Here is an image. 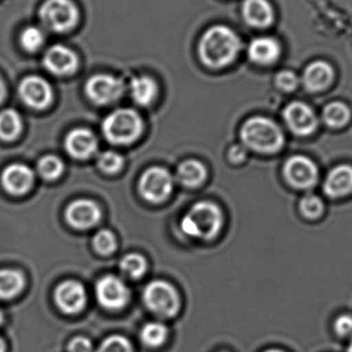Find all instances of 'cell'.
Here are the masks:
<instances>
[{"mask_svg":"<svg viewBox=\"0 0 352 352\" xmlns=\"http://www.w3.org/2000/svg\"><path fill=\"white\" fill-rule=\"evenodd\" d=\"M241 41L232 29L213 26L201 37L199 56L205 65L213 69L226 67L237 57Z\"/></svg>","mask_w":352,"mask_h":352,"instance_id":"6da1fadb","label":"cell"},{"mask_svg":"<svg viewBox=\"0 0 352 352\" xmlns=\"http://www.w3.org/2000/svg\"><path fill=\"white\" fill-rule=\"evenodd\" d=\"M223 215L214 203L201 201L190 207L182 217L180 227L190 237L201 240H211L223 229Z\"/></svg>","mask_w":352,"mask_h":352,"instance_id":"7a4b0ae2","label":"cell"},{"mask_svg":"<svg viewBox=\"0 0 352 352\" xmlns=\"http://www.w3.org/2000/svg\"><path fill=\"white\" fill-rule=\"evenodd\" d=\"M240 136L245 148L261 154H274L285 144V136L279 126L263 117L248 120L242 126Z\"/></svg>","mask_w":352,"mask_h":352,"instance_id":"3957f363","label":"cell"},{"mask_svg":"<svg viewBox=\"0 0 352 352\" xmlns=\"http://www.w3.org/2000/svg\"><path fill=\"white\" fill-rule=\"evenodd\" d=\"M144 122L140 113L131 109H120L105 118L102 133L105 140L117 146H128L142 135Z\"/></svg>","mask_w":352,"mask_h":352,"instance_id":"277c9868","label":"cell"},{"mask_svg":"<svg viewBox=\"0 0 352 352\" xmlns=\"http://www.w3.org/2000/svg\"><path fill=\"white\" fill-rule=\"evenodd\" d=\"M142 297L148 309L159 318H173L179 311V295L166 281L154 280L148 283Z\"/></svg>","mask_w":352,"mask_h":352,"instance_id":"5b68a950","label":"cell"},{"mask_svg":"<svg viewBox=\"0 0 352 352\" xmlns=\"http://www.w3.org/2000/svg\"><path fill=\"white\" fill-rule=\"evenodd\" d=\"M43 26L53 32H66L76 26L78 8L72 0H45L39 10Z\"/></svg>","mask_w":352,"mask_h":352,"instance_id":"8992f818","label":"cell"},{"mask_svg":"<svg viewBox=\"0 0 352 352\" xmlns=\"http://www.w3.org/2000/svg\"><path fill=\"white\" fill-rule=\"evenodd\" d=\"M175 180L168 170L161 167H152L144 171L138 184L140 195L151 203H161L173 192Z\"/></svg>","mask_w":352,"mask_h":352,"instance_id":"52a82bcc","label":"cell"},{"mask_svg":"<svg viewBox=\"0 0 352 352\" xmlns=\"http://www.w3.org/2000/svg\"><path fill=\"white\" fill-rule=\"evenodd\" d=\"M97 301L111 311L123 309L130 300V291L119 277L107 275L99 279L95 287Z\"/></svg>","mask_w":352,"mask_h":352,"instance_id":"ba28073f","label":"cell"},{"mask_svg":"<svg viewBox=\"0 0 352 352\" xmlns=\"http://www.w3.org/2000/svg\"><path fill=\"white\" fill-rule=\"evenodd\" d=\"M125 86L120 78L109 74H96L87 80L85 86L88 98L95 104L107 105L121 98Z\"/></svg>","mask_w":352,"mask_h":352,"instance_id":"9c48e42d","label":"cell"},{"mask_svg":"<svg viewBox=\"0 0 352 352\" xmlns=\"http://www.w3.org/2000/svg\"><path fill=\"white\" fill-rule=\"evenodd\" d=\"M283 175L292 186L307 190L318 182V170L316 165L307 157L294 156L285 162Z\"/></svg>","mask_w":352,"mask_h":352,"instance_id":"30bf717a","label":"cell"},{"mask_svg":"<svg viewBox=\"0 0 352 352\" xmlns=\"http://www.w3.org/2000/svg\"><path fill=\"white\" fill-rule=\"evenodd\" d=\"M56 304L66 314H80L87 303L86 289L82 283L74 280L64 281L55 289Z\"/></svg>","mask_w":352,"mask_h":352,"instance_id":"8fae6325","label":"cell"},{"mask_svg":"<svg viewBox=\"0 0 352 352\" xmlns=\"http://www.w3.org/2000/svg\"><path fill=\"white\" fill-rule=\"evenodd\" d=\"M19 93L24 103L34 109H45L53 98L49 82L36 76L25 78L19 86Z\"/></svg>","mask_w":352,"mask_h":352,"instance_id":"7c38bea8","label":"cell"},{"mask_svg":"<svg viewBox=\"0 0 352 352\" xmlns=\"http://www.w3.org/2000/svg\"><path fill=\"white\" fill-rule=\"evenodd\" d=\"M65 217L67 223L74 229H90L100 221L101 209L94 201L80 199L68 205Z\"/></svg>","mask_w":352,"mask_h":352,"instance_id":"4fadbf2b","label":"cell"},{"mask_svg":"<svg viewBox=\"0 0 352 352\" xmlns=\"http://www.w3.org/2000/svg\"><path fill=\"white\" fill-rule=\"evenodd\" d=\"M283 118L289 129L299 136L314 133L318 127L316 113L308 105L302 102H293L283 111Z\"/></svg>","mask_w":352,"mask_h":352,"instance_id":"5bb4252c","label":"cell"},{"mask_svg":"<svg viewBox=\"0 0 352 352\" xmlns=\"http://www.w3.org/2000/svg\"><path fill=\"white\" fill-rule=\"evenodd\" d=\"M43 65L55 76H65L74 74L78 67V57L74 52L62 45L47 49L43 56Z\"/></svg>","mask_w":352,"mask_h":352,"instance_id":"9a60e30c","label":"cell"},{"mask_svg":"<svg viewBox=\"0 0 352 352\" xmlns=\"http://www.w3.org/2000/svg\"><path fill=\"white\" fill-rule=\"evenodd\" d=\"M65 148L72 158L86 160L96 154L98 140L90 130L78 128L70 131L66 136Z\"/></svg>","mask_w":352,"mask_h":352,"instance_id":"2e32d148","label":"cell"},{"mask_svg":"<svg viewBox=\"0 0 352 352\" xmlns=\"http://www.w3.org/2000/svg\"><path fill=\"white\" fill-rule=\"evenodd\" d=\"M33 182L34 175L26 165L12 164L2 171V186L12 195H23L28 192Z\"/></svg>","mask_w":352,"mask_h":352,"instance_id":"e0dca14e","label":"cell"},{"mask_svg":"<svg viewBox=\"0 0 352 352\" xmlns=\"http://www.w3.org/2000/svg\"><path fill=\"white\" fill-rule=\"evenodd\" d=\"M324 190L332 198H339L351 192L352 167L349 165L335 167L324 180Z\"/></svg>","mask_w":352,"mask_h":352,"instance_id":"ac0fdd59","label":"cell"},{"mask_svg":"<svg viewBox=\"0 0 352 352\" xmlns=\"http://www.w3.org/2000/svg\"><path fill=\"white\" fill-rule=\"evenodd\" d=\"M242 12L246 23L256 28H265L273 22V10L267 0H244Z\"/></svg>","mask_w":352,"mask_h":352,"instance_id":"d6986e66","label":"cell"},{"mask_svg":"<svg viewBox=\"0 0 352 352\" xmlns=\"http://www.w3.org/2000/svg\"><path fill=\"white\" fill-rule=\"evenodd\" d=\"M333 80V69L330 64L324 61H316L310 64L303 74V82L306 89L311 92H318L327 88Z\"/></svg>","mask_w":352,"mask_h":352,"instance_id":"ffe728a7","label":"cell"},{"mask_svg":"<svg viewBox=\"0 0 352 352\" xmlns=\"http://www.w3.org/2000/svg\"><path fill=\"white\" fill-rule=\"evenodd\" d=\"M280 55V45L271 37H258L250 43L248 56L256 63L270 64Z\"/></svg>","mask_w":352,"mask_h":352,"instance_id":"44dd1931","label":"cell"},{"mask_svg":"<svg viewBox=\"0 0 352 352\" xmlns=\"http://www.w3.org/2000/svg\"><path fill=\"white\" fill-rule=\"evenodd\" d=\"M207 177V169L197 160H186L178 165L176 179L188 188L200 186Z\"/></svg>","mask_w":352,"mask_h":352,"instance_id":"7402d4cb","label":"cell"},{"mask_svg":"<svg viewBox=\"0 0 352 352\" xmlns=\"http://www.w3.org/2000/svg\"><path fill=\"white\" fill-rule=\"evenodd\" d=\"M131 97L138 105L146 107L156 99L158 95V86L152 78L136 76L130 82Z\"/></svg>","mask_w":352,"mask_h":352,"instance_id":"603a6c76","label":"cell"},{"mask_svg":"<svg viewBox=\"0 0 352 352\" xmlns=\"http://www.w3.org/2000/svg\"><path fill=\"white\" fill-rule=\"evenodd\" d=\"M25 287L22 273L14 269L0 270V299L10 300L18 296Z\"/></svg>","mask_w":352,"mask_h":352,"instance_id":"cb8c5ba5","label":"cell"},{"mask_svg":"<svg viewBox=\"0 0 352 352\" xmlns=\"http://www.w3.org/2000/svg\"><path fill=\"white\" fill-rule=\"evenodd\" d=\"M22 119L14 109H4L0 113V138L1 140H14L22 131Z\"/></svg>","mask_w":352,"mask_h":352,"instance_id":"d4e9b609","label":"cell"},{"mask_svg":"<svg viewBox=\"0 0 352 352\" xmlns=\"http://www.w3.org/2000/svg\"><path fill=\"white\" fill-rule=\"evenodd\" d=\"M168 337V329L162 322H152L144 324L140 332V340L146 346L157 349L164 344Z\"/></svg>","mask_w":352,"mask_h":352,"instance_id":"484cf974","label":"cell"},{"mask_svg":"<svg viewBox=\"0 0 352 352\" xmlns=\"http://www.w3.org/2000/svg\"><path fill=\"white\" fill-rule=\"evenodd\" d=\"M324 123L331 128H341L346 125L351 119V111L341 102H333L327 105L324 113Z\"/></svg>","mask_w":352,"mask_h":352,"instance_id":"4316f807","label":"cell"},{"mask_svg":"<svg viewBox=\"0 0 352 352\" xmlns=\"http://www.w3.org/2000/svg\"><path fill=\"white\" fill-rule=\"evenodd\" d=\"M120 269L122 273L129 278L138 279L144 276L148 270V262L140 254H129L122 258Z\"/></svg>","mask_w":352,"mask_h":352,"instance_id":"83f0119b","label":"cell"},{"mask_svg":"<svg viewBox=\"0 0 352 352\" xmlns=\"http://www.w3.org/2000/svg\"><path fill=\"white\" fill-rule=\"evenodd\" d=\"M37 171L45 179H57L63 173L64 164L58 157L45 156L38 161Z\"/></svg>","mask_w":352,"mask_h":352,"instance_id":"f1b7e54d","label":"cell"},{"mask_svg":"<svg viewBox=\"0 0 352 352\" xmlns=\"http://www.w3.org/2000/svg\"><path fill=\"white\" fill-rule=\"evenodd\" d=\"M20 41L23 49L27 52H35L45 43V34L38 27L28 26L21 33Z\"/></svg>","mask_w":352,"mask_h":352,"instance_id":"f546056e","label":"cell"},{"mask_svg":"<svg viewBox=\"0 0 352 352\" xmlns=\"http://www.w3.org/2000/svg\"><path fill=\"white\" fill-rule=\"evenodd\" d=\"M117 238L113 232L109 230H101L95 234L93 238V246L98 254L109 256L117 248Z\"/></svg>","mask_w":352,"mask_h":352,"instance_id":"4dcf8cb0","label":"cell"},{"mask_svg":"<svg viewBox=\"0 0 352 352\" xmlns=\"http://www.w3.org/2000/svg\"><path fill=\"white\" fill-rule=\"evenodd\" d=\"M125 164V160L121 155L118 153L113 152V151H107V152L101 153L97 159V165L99 169L105 173H117L118 171L121 170Z\"/></svg>","mask_w":352,"mask_h":352,"instance_id":"1f68e13d","label":"cell"},{"mask_svg":"<svg viewBox=\"0 0 352 352\" xmlns=\"http://www.w3.org/2000/svg\"><path fill=\"white\" fill-rule=\"evenodd\" d=\"M300 209L304 217L310 219H318L324 212V203L316 195H305L300 202Z\"/></svg>","mask_w":352,"mask_h":352,"instance_id":"d6a6232c","label":"cell"},{"mask_svg":"<svg viewBox=\"0 0 352 352\" xmlns=\"http://www.w3.org/2000/svg\"><path fill=\"white\" fill-rule=\"evenodd\" d=\"M96 352H133L131 343L121 335H113L107 337Z\"/></svg>","mask_w":352,"mask_h":352,"instance_id":"836d02e7","label":"cell"},{"mask_svg":"<svg viewBox=\"0 0 352 352\" xmlns=\"http://www.w3.org/2000/svg\"><path fill=\"white\" fill-rule=\"evenodd\" d=\"M298 82H299V80H298L297 76L289 70H285V72H279L277 74L276 84L281 90L287 91V92L294 91L297 88Z\"/></svg>","mask_w":352,"mask_h":352,"instance_id":"e575fe53","label":"cell"},{"mask_svg":"<svg viewBox=\"0 0 352 352\" xmlns=\"http://www.w3.org/2000/svg\"><path fill=\"white\" fill-rule=\"evenodd\" d=\"M335 331L339 336H351L352 335V316L349 314L339 316L335 322Z\"/></svg>","mask_w":352,"mask_h":352,"instance_id":"d590c367","label":"cell"},{"mask_svg":"<svg viewBox=\"0 0 352 352\" xmlns=\"http://www.w3.org/2000/svg\"><path fill=\"white\" fill-rule=\"evenodd\" d=\"M69 352H93V344L86 337L78 336L72 339L68 344Z\"/></svg>","mask_w":352,"mask_h":352,"instance_id":"8d00e7d4","label":"cell"},{"mask_svg":"<svg viewBox=\"0 0 352 352\" xmlns=\"http://www.w3.org/2000/svg\"><path fill=\"white\" fill-rule=\"evenodd\" d=\"M230 160L234 163H240L245 160L246 151L245 148L242 146H232L229 153Z\"/></svg>","mask_w":352,"mask_h":352,"instance_id":"74e56055","label":"cell"},{"mask_svg":"<svg viewBox=\"0 0 352 352\" xmlns=\"http://www.w3.org/2000/svg\"><path fill=\"white\" fill-rule=\"evenodd\" d=\"M4 96H6V87H4L3 82L0 78V102L3 100Z\"/></svg>","mask_w":352,"mask_h":352,"instance_id":"f35d334b","label":"cell"},{"mask_svg":"<svg viewBox=\"0 0 352 352\" xmlns=\"http://www.w3.org/2000/svg\"><path fill=\"white\" fill-rule=\"evenodd\" d=\"M0 352H6V344L1 337H0Z\"/></svg>","mask_w":352,"mask_h":352,"instance_id":"ab89813d","label":"cell"},{"mask_svg":"<svg viewBox=\"0 0 352 352\" xmlns=\"http://www.w3.org/2000/svg\"><path fill=\"white\" fill-rule=\"evenodd\" d=\"M4 322V314L3 312L0 310V326Z\"/></svg>","mask_w":352,"mask_h":352,"instance_id":"60d3db41","label":"cell"},{"mask_svg":"<svg viewBox=\"0 0 352 352\" xmlns=\"http://www.w3.org/2000/svg\"><path fill=\"white\" fill-rule=\"evenodd\" d=\"M265 352H283V351H277V349H270V351H265Z\"/></svg>","mask_w":352,"mask_h":352,"instance_id":"b9f144b4","label":"cell"},{"mask_svg":"<svg viewBox=\"0 0 352 352\" xmlns=\"http://www.w3.org/2000/svg\"><path fill=\"white\" fill-rule=\"evenodd\" d=\"M349 352H352V339L351 341V344H349Z\"/></svg>","mask_w":352,"mask_h":352,"instance_id":"7bdbcfd3","label":"cell"},{"mask_svg":"<svg viewBox=\"0 0 352 352\" xmlns=\"http://www.w3.org/2000/svg\"></svg>","mask_w":352,"mask_h":352,"instance_id":"ee69618b","label":"cell"}]
</instances>
